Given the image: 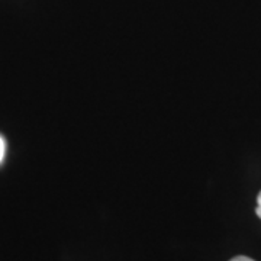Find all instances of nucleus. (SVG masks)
I'll return each instance as SVG.
<instances>
[{
    "label": "nucleus",
    "instance_id": "1",
    "mask_svg": "<svg viewBox=\"0 0 261 261\" xmlns=\"http://www.w3.org/2000/svg\"><path fill=\"white\" fill-rule=\"evenodd\" d=\"M255 214H257V216L261 219V192L258 193V196H257V207H255Z\"/></svg>",
    "mask_w": 261,
    "mask_h": 261
},
{
    "label": "nucleus",
    "instance_id": "2",
    "mask_svg": "<svg viewBox=\"0 0 261 261\" xmlns=\"http://www.w3.org/2000/svg\"><path fill=\"white\" fill-rule=\"evenodd\" d=\"M3 157H5V140L0 137V163L3 161Z\"/></svg>",
    "mask_w": 261,
    "mask_h": 261
},
{
    "label": "nucleus",
    "instance_id": "3",
    "mask_svg": "<svg viewBox=\"0 0 261 261\" xmlns=\"http://www.w3.org/2000/svg\"><path fill=\"white\" fill-rule=\"evenodd\" d=\"M231 261H254L250 257H245V255H238V257H233Z\"/></svg>",
    "mask_w": 261,
    "mask_h": 261
}]
</instances>
